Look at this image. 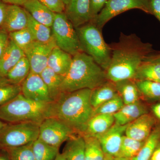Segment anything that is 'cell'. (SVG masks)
Instances as JSON below:
<instances>
[{
	"label": "cell",
	"instance_id": "1",
	"mask_svg": "<svg viewBox=\"0 0 160 160\" xmlns=\"http://www.w3.org/2000/svg\"><path fill=\"white\" fill-rule=\"evenodd\" d=\"M109 46L111 60L105 71L107 80L114 83L134 80L139 67L154 52L151 44L143 42L135 34L121 32L118 42Z\"/></svg>",
	"mask_w": 160,
	"mask_h": 160
},
{
	"label": "cell",
	"instance_id": "2",
	"mask_svg": "<svg viewBox=\"0 0 160 160\" xmlns=\"http://www.w3.org/2000/svg\"><path fill=\"white\" fill-rule=\"evenodd\" d=\"M91 91L85 89L62 93L53 102L52 117L63 121L77 134L83 136L94 112L90 102Z\"/></svg>",
	"mask_w": 160,
	"mask_h": 160
},
{
	"label": "cell",
	"instance_id": "3",
	"mask_svg": "<svg viewBox=\"0 0 160 160\" xmlns=\"http://www.w3.org/2000/svg\"><path fill=\"white\" fill-rule=\"evenodd\" d=\"M108 81L105 70L86 52L80 51L72 56L68 72L61 86L62 93L80 89H95Z\"/></svg>",
	"mask_w": 160,
	"mask_h": 160
},
{
	"label": "cell",
	"instance_id": "4",
	"mask_svg": "<svg viewBox=\"0 0 160 160\" xmlns=\"http://www.w3.org/2000/svg\"><path fill=\"white\" fill-rule=\"evenodd\" d=\"M53 102H35L21 93L0 106V120L8 123L33 122L40 125L45 119L52 117Z\"/></svg>",
	"mask_w": 160,
	"mask_h": 160
},
{
	"label": "cell",
	"instance_id": "5",
	"mask_svg": "<svg viewBox=\"0 0 160 160\" xmlns=\"http://www.w3.org/2000/svg\"><path fill=\"white\" fill-rule=\"evenodd\" d=\"M75 29L81 51L90 56L105 71L111 60V50L103 38L102 30L91 21Z\"/></svg>",
	"mask_w": 160,
	"mask_h": 160
},
{
	"label": "cell",
	"instance_id": "6",
	"mask_svg": "<svg viewBox=\"0 0 160 160\" xmlns=\"http://www.w3.org/2000/svg\"><path fill=\"white\" fill-rule=\"evenodd\" d=\"M39 125L33 122L7 123L0 130V150L33 142L38 138Z\"/></svg>",
	"mask_w": 160,
	"mask_h": 160
},
{
	"label": "cell",
	"instance_id": "7",
	"mask_svg": "<svg viewBox=\"0 0 160 160\" xmlns=\"http://www.w3.org/2000/svg\"><path fill=\"white\" fill-rule=\"evenodd\" d=\"M51 29L56 46L60 49L72 56L82 51L75 28L65 12L55 13Z\"/></svg>",
	"mask_w": 160,
	"mask_h": 160
},
{
	"label": "cell",
	"instance_id": "8",
	"mask_svg": "<svg viewBox=\"0 0 160 160\" xmlns=\"http://www.w3.org/2000/svg\"><path fill=\"white\" fill-rule=\"evenodd\" d=\"M75 135L77 134L73 129L58 118H47L39 125L38 138L57 148H60L63 143Z\"/></svg>",
	"mask_w": 160,
	"mask_h": 160
},
{
	"label": "cell",
	"instance_id": "9",
	"mask_svg": "<svg viewBox=\"0 0 160 160\" xmlns=\"http://www.w3.org/2000/svg\"><path fill=\"white\" fill-rule=\"evenodd\" d=\"M135 9L151 14L149 0H108L97 16L91 22L102 30L112 18L124 12Z\"/></svg>",
	"mask_w": 160,
	"mask_h": 160
},
{
	"label": "cell",
	"instance_id": "10",
	"mask_svg": "<svg viewBox=\"0 0 160 160\" xmlns=\"http://www.w3.org/2000/svg\"><path fill=\"white\" fill-rule=\"evenodd\" d=\"M21 86V93L27 98L41 102H53L40 74L30 72Z\"/></svg>",
	"mask_w": 160,
	"mask_h": 160
},
{
	"label": "cell",
	"instance_id": "11",
	"mask_svg": "<svg viewBox=\"0 0 160 160\" xmlns=\"http://www.w3.org/2000/svg\"><path fill=\"white\" fill-rule=\"evenodd\" d=\"M55 44H43L35 42L24 52L30 66V72L40 74L47 67V63Z\"/></svg>",
	"mask_w": 160,
	"mask_h": 160
},
{
	"label": "cell",
	"instance_id": "12",
	"mask_svg": "<svg viewBox=\"0 0 160 160\" xmlns=\"http://www.w3.org/2000/svg\"><path fill=\"white\" fill-rule=\"evenodd\" d=\"M127 126L114 123L107 131L96 137L99 141L105 154L113 157L118 156L122 139Z\"/></svg>",
	"mask_w": 160,
	"mask_h": 160
},
{
	"label": "cell",
	"instance_id": "13",
	"mask_svg": "<svg viewBox=\"0 0 160 160\" xmlns=\"http://www.w3.org/2000/svg\"><path fill=\"white\" fill-rule=\"evenodd\" d=\"M65 13L75 28L91 21L90 0H69Z\"/></svg>",
	"mask_w": 160,
	"mask_h": 160
},
{
	"label": "cell",
	"instance_id": "14",
	"mask_svg": "<svg viewBox=\"0 0 160 160\" xmlns=\"http://www.w3.org/2000/svg\"><path fill=\"white\" fill-rule=\"evenodd\" d=\"M28 14L22 6L7 5L6 16L1 29L8 33L18 31L28 26Z\"/></svg>",
	"mask_w": 160,
	"mask_h": 160
},
{
	"label": "cell",
	"instance_id": "15",
	"mask_svg": "<svg viewBox=\"0 0 160 160\" xmlns=\"http://www.w3.org/2000/svg\"><path fill=\"white\" fill-rule=\"evenodd\" d=\"M156 123L155 118L149 113L143 115L128 124L125 135L139 141H145L151 134Z\"/></svg>",
	"mask_w": 160,
	"mask_h": 160
},
{
	"label": "cell",
	"instance_id": "16",
	"mask_svg": "<svg viewBox=\"0 0 160 160\" xmlns=\"http://www.w3.org/2000/svg\"><path fill=\"white\" fill-rule=\"evenodd\" d=\"M25 56L23 50L10 40L0 57V81L5 79L8 72Z\"/></svg>",
	"mask_w": 160,
	"mask_h": 160
},
{
	"label": "cell",
	"instance_id": "17",
	"mask_svg": "<svg viewBox=\"0 0 160 160\" xmlns=\"http://www.w3.org/2000/svg\"><path fill=\"white\" fill-rule=\"evenodd\" d=\"M149 113L146 105L139 101L129 105H125L113 115L115 123L125 126L133 122L143 115Z\"/></svg>",
	"mask_w": 160,
	"mask_h": 160
},
{
	"label": "cell",
	"instance_id": "18",
	"mask_svg": "<svg viewBox=\"0 0 160 160\" xmlns=\"http://www.w3.org/2000/svg\"><path fill=\"white\" fill-rule=\"evenodd\" d=\"M33 19L38 22L51 27L55 13L38 0H29L23 6Z\"/></svg>",
	"mask_w": 160,
	"mask_h": 160
},
{
	"label": "cell",
	"instance_id": "19",
	"mask_svg": "<svg viewBox=\"0 0 160 160\" xmlns=\"http://www.w3.org/2000/svg\"><path fill=\"white\" fill-rule=\"evenodd\" d=\"M72 59V56L56 46L49 55L47 67L64 77L70 68Z\"/></svg>",
	"mask_w": 160,
	"mask_h": 160
},
{
	"label": "cell",
	"instance_id": "20",
	"mask_svg": "<svg viewBox=\"0 0 160 160\" xmlns=\"http://www.w3.org/2000/svg\"><path fill=\"white\" fill-rule=\"evenodd\" d=\"M114 123L113 115H94L89 120L82 136L97 137L107 131Z\"/></svg>",
	"mask_w": 160,
	"mask_h": 160
},
{
	"label": "cell",
	"instance_id": "21",
	"mask_svg": "<svg viewBox=\"0 0 160 160\" xmlns=\"http://www.w3.org/2000/svg\"><path fill=\"white\" fill-rule=\"evenodd\" d=\"M118 95V93L115 83L108 80L92 90L90 97V103L94 109Z\"/></svg>",
	"mask_w": 160,
	"mask_h": 160
},
{
	"label": "cell",
	"instance_id": "22",
	"mask_svg": "<svg viewBox=\"0 0 160 160\" xmlns=\"http://www.w3.org/2000/svg\"><path fill=\"white\" fill-rule=\"evenodd\" d=\"M66 142L61 153L66 160H85L86 143L84 137L75 135Z\"/></svg>",
	"mask_w": 160,
	"mask_h": 160
},
{
	"label": "cell",
	"instance_id": "23",
	"mask_svg": "<svg viewBox=\"0 0 160 160\" xmlns=\"http://www.w3.org/2000/svg\"><path fill=\"white\" fill-rule=\"evenodd\" d=\"M115 84L118 93L125 105L133 104L140 101L142 96L135 80H122Z\"/></svg>",
	"mask_w": 160,
	"mask_h": 160
},
{
	"label": "cell",
	"instance_id": "24",
	"mask_svg": "<svg viewBox=\"0 0 160 160\" xmlns=\"http://www.w3.org/2000/svg\"><path fill=\"white\" fill-rule=\"evenodd\" d=\"M40 75L47 86L52 100L53 102L57 101L62 94L61 86L63 77L48 67Z\"/></svg>",
	"mask_w": 160,
	"mask_h": 160
},
{
	"label": "cell",
	"instance_id": "25",
	"mask_svg": "<svg viewBox=\"0 0 160 160\" xmlns=\"http://www.w3.org/2000/svg\"><path fill=\"white\" fill-rule=\"evenodd\" d=\"M28 14L29 20L27 28L31 31L36 42L43 44H55L51 27L38 22L28 12Z\"/></svg>",
	"mask_w": 160,
	"mask_h": 160
},
{
	"label": "cell",
	"instance_id": "26",
	"mask_svg": "<svg viewBox=\"0 0 160 160\" xmlns=\"http://www.w3.org/2000/svg\"><path fill=\"white\" fill-rule=\"evenodd\" d=\"M30 72V64L25 56L10 70L4 80L9 84L21 85Z\"/></svg>",
	"mask_w": 160,
	"mask_h": 160
},
{
	"label": "cell",
	"instance_id": "27",
	"mask_svg": "<svg viewBox=\"0 0 160 160\" xmlns=\"http://www.w3.org/2000/svg\"><path fill=\"white\" fill-rule=\"evenodd\" d=\"M160 143V126H159L152 130L138 153L131 160H150L153 152Z\"/></svg>",
	"mask_w": 160,
	"mask_h": 160
},
{
	"label": "cell",
	"instance_id": "28",
	"mask_svg": "<svg viewBox=\"0 0 160 160\" xmlns=\"http://www.w3.org/2000/svg\"><path fill=\"white\" fill-rule=\"evenodd\" d=\"M134 80H148L160 83V63L144 62L138 69Z\"/></svg>",
	"mask_w": 160,
	"mask_h": 160
},
{
	"label": "cell",
	"instance_id": "29",
	"mask_svg": "<svg viewBox=\"0 0 160 160\" xmlns=\"http://www.w3.org/2000/svg\"><path fill=\"white\" fill-rule=\"evenodd\" d=\"M32 148L35 160H55L59 153V148L49 146L39 138L32 142Z\"/></svg>",
	"mask_w": 160,
	"mask_h": 160
},
{
	"label": "cell",
	"instance_id": "30",
	"mask_svg": "<svg viewBox=\"0 0 160 160\" xmlns=\"http://www.w3.org/2000/svg\"><path fill=\"white\" fill-rule=\"evenodd\" d=\"M135 82L142 97L152 101H160V83L148 80Z\"/></svg>",
	"mask_w": 160,
	"mask_h": 160
},
{
	"label": "cell",
	"instance_id": "31",
	"mask_svg": "<svg viewBox=\"0 0 160 160\" xmlns=\"http://www.w3.org/2000/svg\"><path fill=\"white\" fill-rule=\"evenodd\" d=\"M85 143V160H103L105 157L99 141L94 137H84Z\"/></svg>",
	"mask_w": 160,
	"mask_h": 160
},
{
	"label": "cell",
	"instance_id": "32",
	"mask_svg": "<svg viewBox=\"0 0 160 160\" xmlns=\"http://www.w3.org/2000/svg\"><path fill=\"white\" fill-rule=\"evenodd\" d=\"M145 141H139L123 136L118 156L132 159L138 154Z\"/></svg>",
	"mask_w": 160,
	"mask_h": 160
},
{
	"label": "cell",
	"instance_id": "33",
	"mask_svg": "<svg viewBox=\"0 0 160 160\" xmlns=\"http://www.w3.org/2000/svg\"><path fill=\"white\" fill-rule=\"evenodd\" d=\"M9 38L23 52L31 46L35 40L31 31L28 28L9 33Z\"/></svg>",
	"mask_w": 160,
	"mask_h": 160
},
{
	"label": "cell",
	"instance_id": "34",
	"mask_svg": "<svg viewBox=\"0 0 160 160\" xmlns=\"http://www.w3.org/2000/svg\"><path fill=\"white\" fill-rule=\"evenodd\" d=\"M0 84V106H3L13 99L21 93V86L13 85L2 80Z\"/></svg>",
	"mask_w": 160,
	"mask_h": 160
},
{
	"label": "cell",
	"instance_id": "35",
	"mask_svg": "<svg viewBox=\"0 0 160 160\" xmlns=\"http://www.w3.org/2000/svg\"><path fill=\"white\" fill-rule=\"evenodd\" d=\"M125 105L119 95L107 101L94 109L93 115L96 114L114 115Z\"/></svg>",
	"mask_w": 160,
	"mask_h": 160
},
{
	"label": "cell",
	"instance_id": "36",
	"mask_svg": "<svg viewBox=\"0 0 160 160\" xmlns=\"http://www.w3.org/2000/svg\"><path fill=\"white\" fill-rule=\"evenodd\" d=\"M32 142L15 148L6 149L10 160H35L32 151Z\"/></svg>",
	"mask_w": 160,
	"mask_h": 160
},
{
	"label": "cell",
	"instance_id": "37",
	"mask_svg": "<svg viewBox=\"0 0 160 160\" xmlns=\"http://www.w3.org/2000/svg\"><path fill=\"white\" fill-rule=\"evenodd\" d=\"M55 13L65 12L66 6L62 0H38Z\"/></svg>",
	"mask_w": 160,
	"mask_h": 160
},
{
	"label": "cell",
	"instance_id": "38",
	"mask_svg": "<svg viewBox=\"0 0 160 160\" xmlns=\"http://www.w3.org/2000/svg\"><path fill=\"white\" fill-rule=\"evenodd\" d=\"M108 0H90L91 21L97 16Z\"/></svg>",
	"mask_w": 160,
	"mask_h": 160
},
{
	"label": "cell",
	"instance_id": "39",
	"mask_svg": "<svg viewBox=\"0 0 160 160\" xmlns=\"http://www.w3.org/2000/svg\"><path fill=\"white\" fill-rule=\"evenodd\" d=\"M9 41V33L0 29V57L8 46Z\"/></svg>",
	"mask_w": 160,
	"mask_h": 160
},
{
	"label": "cell",
	"instance_id": "40",
	"mask_svg": "<svg viewBox=\"0 0 160 160\" xmlns=\"http://www.w3.org/2000/svg\"><path fill=\"white\" fill-rule=\"evenodd\" d=\"M151 14L153 15L160 22V0H149Z\"/></svg>",
	"mask_w": 160,
	"mask_h": 160
},
{
	"label": "cell",
	"instance_id": "41",
	"mask_svg": "<svg viewBox=\"0 0 160 160\" xmlns=\"http://www.w3.org/2000/svg\"><path fill=\"white\" fill-rule=\"evenodd\" d=\"M7 6V4L0 0V29L2 28L5 20Z\"/></svg>",
	"mask_w": 160,
	"mask_h": 160
},
{
	"label": "cell",
	"instance_id": "42",
	"mask_svg": "<svg viewBox=\"0 0 160 160\" xmlns=\"http://www.w3.org/2000/svg\"><path fill=\"white\" fill-rule=\"evenodd\" d=\"M2 1L7 5H17L23 6L29 0H2Z\"/></svg>",
	"mask_w": 160,
	"mask_h": 160
},
{
	"label": "cell",
	"instance_id": "43",
	"mask_svg": "<svg viewBox=\"0 0 160 160\" xmlns=\"http://www.w3.org/2000/svg\"><path fill=\"white\" fill-rule=\"evenodd\" d=\"M152 113L157 118L160 120V102L153 105L151 108Z\"/></svg>",
	"mask_w": 160,
	"mask_h": 160
},
{
	"label": "cell",
	"instance_id": "44",
	"mask_svg": "<svg viewBox=\"0 0 160 160\" xmlns=\"http://www.w3.org/2000/svg\"><path fill=\"white\" fill-rule=\"evenodd\" d=\"M150 160H160V143L155 149Z\"/></svg>",
	"mask_w": 160,
	"mask_h": 160
},
{
	"label": "cell",
	"instance_id": "45",
	"mask_svg": "<svg viewBox=\"0 0 160 160\" xmlns=\"http://www.w3.org/2000/svg\"><path fill=\"white\" fill-rule=\"evenodd\" d=\"M0 160H10L9 154L6 149L0 150Z\"/></svg>",
	"mask_w": 160,
	"mask_h": 160
},
{
	"label": "cell",
	"instance_id": "46",
	"mask_svg": "<svg viewBox=\"0 0 160 160\" xmlns=\"http://www.w3.org/2000/svg\"><path fill=\"white\" fill-rule=\"evenodd\" d=\"M146 61L160 63V53L158 54L153 55L148 58Z\"/></svg>",
	"mask_w": 160,
	"mask_h": 160
},
{
	"label": "cell",
	"instance_id": "47",
	"mask_svg": "<svg viewBox=\"0 0 160 160\" xmlns=\"http://www.w3.org/2000/svg\"><path fill=\"white\" fill-rule=\"evenodd\" d=\"M55 160H66L61 153H59Z\"/></svg>",
	"mask_w": 160,
	"mask_h": 160
},
{
	"label": "cell",
	"instance_id": "48",
	"mask_svg": "<svg viewBox=\"0 0 160 160\" xmlns=\"http://www.w3.org/2000/svg\"><path fill=\"white\" fill-rule=\"evenodd\" d=\"M114 157L112 156L109 155L105 154V158L103 160H113Z\"/></svg>",
	"mask_w": 160,
	"mask_h": 160
},
{
	"label": "cell",
	"instance_id": "49",
	"mask_svg": "<svg viewBox=\"0 0 160 160\" xmlns=\"http://www.w3.org/2000/svg\"><path fill=\"white\" fill-rule=\"evenodd\" d=\"M113 160H131V159L128 158L122 157H114Z\"/></svg>",
	"mask_w": 160,
	"mask_h": 160
},
{
	"label": "cell",
	"instance_id": "50",
	"mask_svg": "<svg viewBox=\"0 0 160 160\" xmlns=\"http://www.w3.org/2000/svg\"><path fill=\"white\" fill-rule=\"evenodd\" d=\"M7 123L5 122H3V121H2V120H0V130H1L3 127H4L6 124H7Z\"/></svg>",
	"mask_w": 160,
	"mask_h": 160
},
{
	"label": "cell",
	"instance_id": "51",
	"mask_svg": "<svg viewBox=\"0 0 160 160\" xmlns=\"http://www.w3.org/2000/svg\"><path fill=\"white\" fill-rule=\"evenodd\" d=\"M63 2L65 4V6H66L69 3V0H62Z\"/></svg>",
	"mask_w": 160,
	"mask_h": 160
},
{
	"label": "cell",
	"instance_id": "52",
	"mask_svg": "<svg viewBox=\"0 0 160 160\" xmlns=\"http://www.w3.org/2000/svg\"><path fill=\"white\" fill-rule=\"evenodd\" d=\"M2 81L1 80V81H0V84H1V83H2Z\"/></svg>",
	"mask_w": 160,
	"mask_h": 160
}]
</instances>
